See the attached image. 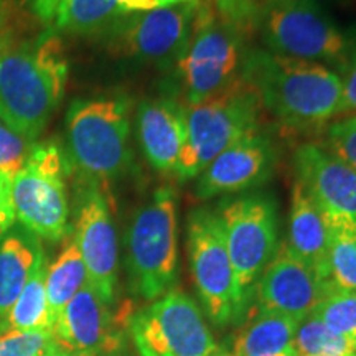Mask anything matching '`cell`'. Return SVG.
<instances>
[{
    "label": "cell",
    "mask_w": 356,
    "mask_h": 356,
    "mask_svg": "<svg viewBox=\"0 0 356 356\" xmlns=\"http://www.w3.org/2000/svg\"><path fill=\"white\" fill-rule=\"evenodd\" d=\"M234 274L238 318L254 296L261 274L277 252V203L267 193L246 191L228 197L218 208Z\"/></svg>",
    "instance_id": "cell-7"
},
{
    "label": "cell",
    "mask_w": 356,
    "mask_h": 356,
    "mask_svg": "<svg viewBox=\"0 0 356 356\" xmlns=\"http://www.w3.org/2000/svg\"><path fill=\"white\" fill-rule=\"evenodd\" d=\"M35 142L25 139L0 119V173L13 180L30 157Z\"/></svg>",
    "instance_id": "cell-29"
},
{
    "label": "cell",
    "mask_w": 356,
    "mask_h": 356,
    "mask_svg": "<svg viewBox=\"0 0 356 356\" xmlns=\"http://www.w3.org/2000/svg\"><path fill=\"white\" fill-rule=\"evenodd\" d=\"M74 239L86 266L88 282L111 305L118 286V234L104 188L81 178L76 188Z\"/></svg>",
    "instance_id": "cell-13"
},
{
    "label": "cell",
    "mask_w": 356,
    "mask_h": 356,
    "mask_svg": "<svg viewBox=\"0 0 356 356\" xmlns=\"http://www.w3.org/2000/svg\"><path fill=\"white\" fill-rule=\"evenodd\" d=\"M121 15L115 0H56L50 30L58 35L104 33Z\"/></svg>",
    "instance_id": "cell-23"
},
{
    "label": "cell",
    "mask_w": 356,
    "mask_h": 356,
    "mask_svg": "<svg viewBox=\"0 0 356 356\" xmlns=\"http://www.w3.org/2000/svg\"><path fill=\"white\" fill-rule=\"evenodd\" d=\"M277 152L273 140L259 131L249 134L218 155L197 177L195 195L200 200L233 197L264 185L273 177Z\"/></svg>",
    "instance_id": "cell-15"
},
{
    "label": "cell",
    "mask_w": 356,
    "mask_h": 356,
    "mask_svg": "<svg viewBox=\"0 0 356 356\" xmlns=\"http://www.w3.org/2000/svg\"><path fill=\"white\" fill-rule=\"evenodd\" d=\"M244 56L241 29L200 3L188 48L177 63L185 106L202 102L236 81Z\"/></svg>",
    "instance_id": "cell-9"
},
{
    "label": "cell",
    "mask_w": 356,
    "mask_h": 356,
    "mask_svg": "<svg viewBox=\"0 0 356 356\" xmlns=\"http://www.w3.org/2000/svg\"><path fill=\"white\" fill-rule=\"evenodd\" d=\"M222 356H226V353H222Z\"/></svg>",
    "instance_id": "cell-38"
},
{
    "label": "cell",
    "mask_w": 356,
    "mask_h": 356,
    "mask_svg": "<svg viewBox=\"0 0 356 356\" xmlns=\"http://www.w3.org/2000/svg\"><path fill=\"white\" fill-rule=\"evenodd\" d=\"M193 2V0H115L119 10L122 15L127 13H137V12H150L157 10V8H165L172 6H178V3Z\"/></svg>",
    "instance_id": "cell-33"
},
{
    "label": "cell",
    "mask_w": 356,
    "mask_h": 356,
    "mask_svg": "<svg viewBox=\"0 0 356 356\" xmlns=\"http://www.w3.org/2000/svg\"><path fill=\"white\" fill-rule=\"evenodd\" d=\"M241 78L261 108L286 127H317L341 114V78L325 65L252 50L244 56Z\"/></svg>",
    "instance_id": "cell-2"
},
{
    "label": "cell",
    "mask_w": 356,
    "mask_h": 356,
    "mask_svg": "<svg viewBox=\"0 0 356 356\" xmlns=\"http://www.w3.org/2000/svg\"><path fill=\"white\" fill-rule=\"evenodd\" d=\"M327 222L328 273L332 286L356 292V225L332 218H327Z\"/></svg>",
    "instance_id": "cell-25"
},
{
    "label": "cell",
    "mask_w": 356,
    "mask_h": 356,
    "mask_svg": "<svg viewBox=\"0 0 356 356\" xmlns=\"http://www.w3.org/2000/svg\"><path fill=\"white\" fill-rule=\"evenodd\" d=\"M65 239V246L61 248L60 254L47 269V299L53 325L79 289L88 282L86 266L74 234L70 233Z\"/></svg>",
    "instance_id": "cell-22"
},
{
    "label": "cell",
    "mask_w": 356,
    "mask_h": 356,
    "mask_svg": "<svg viewBox=\"0 0 356 356\" xmlns=\"http://www.w3.org/2000/svg\"><path fill=\"white\" fill-rule=\"evenodd\" d=\"M327 149L356 170V115L328 126Z\"/></svg>",
    "instance_id": "cell-30"
},
{
    "label": "cell",
    "mask_w": 356,
    "mask_h": 356,
    "mask_svg": "<svg viewBox=\"0 0 356 356\" xmlns=\"http://www.w3.org/2000/svg\"><path fill=\"white\" fill-rule=\"evenodd\" d=\"M186 233L191 275L204 312L216 327H225L238 315L233 266L220 218L208 208H197L190 213Z\"/></svg>",
    "instance_id": "cell-12"
},
{
    "label": "cell",
    "mask_w": 356,
    "mask_h": 356,
    "mask_svg": "<svg viewBox=\"0 0 356 356\" xmlns=\"http://www.w3.org/2000/svg\"><path fill=\"white\" fill-rule=\"evenodd\" d=\"M47 257H42L19 299L3 318L6 330L53 332L47 299Z\"/></svg>",
    "instance_id": "cell-24"
},
{
    "label": "cell",
    "mask_w": 356,
    "mask_h": 356,
    "mask_svg": "<svg viewBox=\"0 0 356 356\" xmlns=\"http://www.w3.org/2000/svg\"><path fill=\"white\" fill-rule=\"evenodd\" d=\"M131 104L121 95L74 99L66 113L68 159L81 178L102 188L131 163Z\"/></svg>",
    "instance_id": "cell-3"
},
{
    "label": "cell",
    "mask_w": 356,
    "mask_h": 356,
    "mask_svg": "<svg viewBox=\"0 0 356 356\" xmlns=\"http://www.w3.org/2000/svg\"><path fill=\"white\" fill-rule=\"evenodd\" d=\"M292 351L296 356H356L355 345L314 314L307 315L297 327Z\"/></svg>",
    "instance_id": "cell-26"
},
{
    "label": "cell",
    "mask_w": 356,
    "mask_h": 356,
    "mask_svg": "<svg viewBox=\"0 0 356 356\" xmlns=\"http://www.w3.org/2000/svg\"><path fill=\"white\" fill-rule=\"evenodd\" d=\"M58 348L53 332H17L0 333V356H42Z\"/></svg>",
    "instance_id": "cell-28"
},
{
    "label": "cell",
    "mask_w": 356,
    "mask_h": 356,
    "mask_svg": "<svg viewBox=\"0 0 356 356\" xmlns=\"http://www.w3.org/2000/svg\"><path fill=\"white\" fill-rule=\"evenodd\" d=\"M15 221L12 204V180L0 173V243Z\"/></svg>",
    "instance_id": "cell-32"
},
{
    "label": "cell",
    "mask_w": 356,
    "mask_h": 356,
    "mask_svg": "<svg viewBox=\"0 0 356 356\" xmlns=\"http://www.w3.org/2000/svg\"><path fill=\"white\" fill-rule=\"evenodd\" d=\"M343 79H341V113H355L356 111V50L350 53L343 66Z\"/></svg>",
    "instance_id": "cell-31"
},
{
    "label": "cell",
    "mask_w": 356,
    "mask_h": 356,
    "mask_svg": "<svg viewBox=\"0 0 356 356\" xmlns=\"http://www.w3.org/2000/svg\"><path fill=\"white\" fill-rule=\"evenodd\" d=\"M261 102L239 76L202 102L185 106L186 139L175 177L197 178L218 155L259 129Z\"/></svg>",
    "instance_id": "cell-4"
},
{
    "label": "cell",
    "mask_w": 356,
    "mask_h": 356,
    "mask_svg": "<svg viewBox=\"0 0 356 356\" xmlns=\"http://www.w3.org/2000/svg\"><path fill=\"white\" fill-rule=\"evenodd\" d=\"M44 252L37 236L10 233L0 243V320L7 317Z\"/></svg>",
    "instance_id": "cell-20"
},
{
    "label": "cell",
    "mask_w": 356,
    "mask_h": 356,
    "mask_svg": "<svg viewBox=\"0 0 356 356\" xmlns=\"http://www.w3.org/2000/svg\"><path fill=\"white\" fill-rule=\"evenodd\" d=\"M140 356H222L197 302L172 289L131 320Z\"/></svg>",
    "instance_id": "cell-10"
},
{
    "label": "cell",
    "mask_w": 356,
    "mask_h": 356,
    "mask_svg": "<svg viewBox=\"0 0 356 356\" xmlns=\"http://www.w3.org/2000/svg\"><path fill=\"white\" fill-rule=\"evenodd\" d=\"M299 320L274 312L252 315L234 335L226 356H284L292 351V341Z\"/></svg>",
    "instance_id": "cell-21"
},
{
    "label": "cell",
    "mask_w": 356,
    "mask_h": 356,
    "mask_svg": "<svg viewBox=\"0 0 356 356\" xmlns=\"http://www.w3.org/2000/svg\"><path fill=\"white\" fill-rule=\"evenodd\" d=\"M17 12L15 0H0V30L10 32V25Z\"/></svg>",
    "instance_id": "cell-34"
},
{
    "label": "cell",
    "mask_w": 356,
    "mask_h": 356,
    "mask_svg": "<svg viewBox=\"0 0 356 356\" xmlns=\"http://www.w3.org/2000/svg\"><path fill=\"white\" fill-rule=\"evenodd\" d=\"M200 0L121 15L102 35L108 47L121 56L140 63L168 68L178 63L188 48Z\"/></svg>",
    "instance_id": "cell-11"
},
{
    "label": "cell",
    "mask_w": 356,
    "mask_h": 356,
    "mask_svg": "<svg viewBox=\"0 0 356 356\" xmlns=\"http://www.w3.org/2000/svg\"><path fill=\"white\" fill-rule=\"evenodd\" d=\"M251 24L274 55L343 68L351 42L317 0H262Z\"/></svg>",
    "instance_id": "cell-6"
},
{
    "label": "cell",
    "mask_w": 356,
    "mask_h": 356,
    "mask_svg": "<svg viewBox=\"0 0 356 356\" xmlns=\"http://www.w3.org/2000/svg\"><path fill=\"white\" fill-rule=\"evenodd\" d=\"M42 356H71L70 353H66L65 350H61L60 346H58V348H55L53 351H50V353H44V355H42Z\"/></svg>",
    "instance_id": "cell-36"
},
{
    "label": "cell",
    "mask_w": 356,
    "mask_h": 356,
    "mask_svg": "<svg viewBox=\"0 0 356 356\" xmlns=\"http://www.w3.org/2000/svg\"><path fill=\"white\" fill-rule=\"evenodd\" d=\"M284 356H296L293 353H289V355H284Z\"/></svg>",
    "instance_id": "cell-37"
},
{
    "label": "cell",
    "mask_w": 356,
    "mask_h": 356,
    "mask_svg": "<svg viewBox=\"0 0 356 356\" xmlns=\"http://www.w3.org/2000/svg\"><path fill=\"white\" fill-rule=\"evenodd\" d=\"M312 314L356 348V292L333 289Z\"/></svg>",
    "instance_id": "cell-27"
},
{
    "label": "cell",
    "mask_w": 356,
    "mask_h": 356,
    "mask_svg": "<svg viewBox=\"0 0 356 356\" xmlns=\"http://www.w3.org/2000/svg\"><path fill=\"white\" fill-rule=\"evenodd\" d=\"M333 289L284 244L261 274L252 299L259 312H274L302 322Z\"/></svg>",
    "instance_id": "cell-14"
},
{
    "label": "cell",
    "mask_w": 356,
    "mask_h": 356,
    "mask_svg": "<svg viewBox=\"0 0 356 356\" xmlns=\"http://www.w3.org/2000/svg\"><path fill=\"white\" fill-rule=\"evenodd\" d=\"M70 159L55 142L35 144L24 168L12 180L15 220L37 238L56 243L70 234L65 178Z\"/></svg>",
    "instance_id": "cell-8"
},
{
    "label": "cell",
    "mask_w": 356,
    "mask_h": 356,
    "mask_svg": "<svg viewBox=\"0 0 356 356\" xmlns=\"http://www.w3.org/2000/svg\"><path fill=\"white\" fill-rule=\"evenodd\" d=\"M178 202L170 185L154 191L132 218L127 231L131 289L154 302L172 291L178 279Z\"/></svg>",
    "instance_id": "cell-5"
},
{
    "label": "cell",
    "mask_w": 356,
    "mask_h": 356,
    "mask_svg": "<svg viewBox=\"0 0 356 356\" xmlns=\"http://www.w3.org/2000/svg\"><path fill=\"white\" fill-rule=\"evenodd\" d=\"M70 65L53 30L0 53V119L35 142L65 96Z\"/></svg>",
    "instance_id": "cell-1"
},
{
    "label": "cell",
    "mask_w": 356,
    "mask_h": 356,
    "mask_svg": "<svg viewBox=\"0 0 356 356\" xmlns=\"http://www.w3.org/2000/svg\"><path fill=\"white\" fill-rule=\"evenodd\" d=\"M293 170L310 198L332 220L356 225V170L327 147L302 144L293 154Z\"/></svg>",
    "instance_id": "cell-16"
},
{
    "label": "cell",
    "mask_w": 356,
    "mask_h": 356,
    "mask_svg": "<svg viewBox=\"0 0 356 356\" xmlns=\"http://www.w3.org/2000/svg\"><path fill=\"white\" fill-rule=\"evenodd\" d=\"M56 345L71 356L111 353L121 345L108 302L86 282L53 325Z\"/></svg>",
    "instance_id": "cell-17"
},
{
    "label": "cell",
    "mask_w": 356,
    "mask_h": 356,
    "mask_svg": "<svg viewBox=\"0 0 356 356\" xmlns=\"http://www.w3.org/2000/svg\"><path fill=\"white\" fill-rule=\"evenodd\" d=\"M136 124L150 167L162 175H175L186 139L185 104L168 97L144 99L137 108Z\"/></svg>",
    "instance_id": "cell-18"
},
{
    "label": "cell",
    "mask_w": 356,
    "mask_h": 356,
    "mask_svg": "<svg viewBox=\"0 0 356 356\" xmlns=\"http://www.w3.org/2000/svg\"><path fill=\"white\" fill-rule=\"evenodd\" d=\"M8 42H10V32L0 30V53L6 50V48H8Z\"/></svg>",
    "instance_id": "cell-35"
},
{
    "label": "cell",
    "mask_w": 356,
    "mask_h": 356,
    "mask_svg": "<svg viewBox=\"0 0 356 356\" xmlns=\"http://www.w3.org/2000/svg\"><path fill=\"white\" fill-rule=\"evenodd\" d=\"M286 248L297 259L330 282L328 273V222L300 181L292 186L289 213V239ZM332 284V282H330Z\"/></svg>",
    "instance_id": "cell-19"
}]
</instances>
